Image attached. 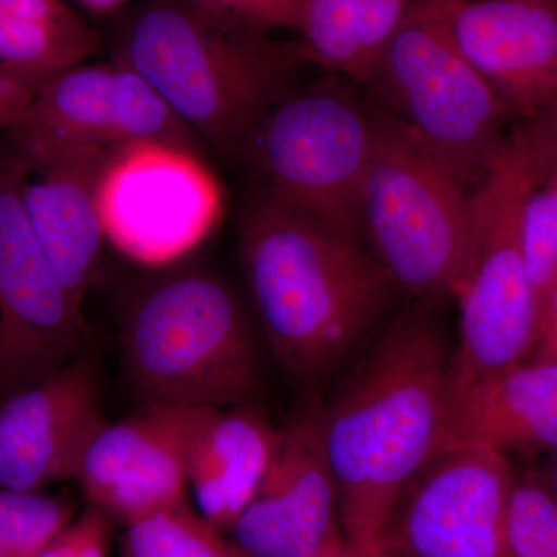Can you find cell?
Here are the masks:
<instances>
[{
	"instance_id": "6da1fadb",
	"label": "cell",
	"mask_w": 557,
	"mask_h": 557,
	"mask_svg": "<svg viewBox=\"0 0 557 557\" xmlns=\"http://www.w3.org/2000/svg\"><path fill=\"white\" fill-rule=\"evenodd\" d=\"M437 302L417 299L395 314L319 405L344 537L372 557H384V531L403 491L442 445L453 354Z\"/></svg>"
},
{
	"instance_id": "7a4b0ae2",
	"label": "cell",
	"mask_w": 557,
	"mask_h": 557,
	"mask_svg": "<svg viewBox=\"0 0 557 557\" xmlns=\"http://www.w3.org/2000/svg\"><path fill=\"white\" fill-rule=\"evenodd\" d=\"M239 258L271 351L309 387L375 338L398 293L362 245L262 190L242 218Z\"/></svg>"
},
{
	"instance_id": "3957f363",
	"label": "cell",
	"mask_w": 557,
	"mask_h": 557,
	"mask_svg": "<svg viewBox=\"0 0 557 557\" xmlns=\"http://www.w3.org/2000/svg\"><path fill=\"white\" fill-rule=\"evenodd\" d=\"M110 60L141 76L200 141L245 153L260 121L307 62L205 0H134L110 17Z\"/></svg>"
},
{
	"instance_id": "277c9868",
	"label": "cell",
	"mask_w": 557,
	"mask_h": 557,
	"mask_svg": "<svg viewBox=\"0 0 557 557\" xmlns=\"http://www.w3.org/2000/svg\"><path fill=\"white\" fill-rule=\"evenodd\" d=\"M120 351L143 405L259 403L258 336L236 289L214 271L182 267L143 282L121 314Z\"/></svg>"
},
{
	"instance_id": "5b68a950",
	"label": "cell",
	"mask_w": 557,
	"mask_h": 557,
	"mask_svg": "<svg viewBox=\"0 0 557 557\" xmlns=\"http://www.w3.org/2000/svg\"><path fill=\"white\" fill-rule=\"evenodd\" d=\"M372 109L375 145L358 203L362 247L398 292L454 296L471 259L469 190L398 121Z\"/></svg>"
},
{
	"instance_id": "8992f818",
	"label": "cell",
	"mask_w": 557,
	"mask_h": 557,
	"mask_svg": "<svg viewBox=\"0 0 557 557\" xmlns=\"http://www.w3.org/2000/svg\"><path fill=\"white\" fill-rule=\"evenodd\" d=\"M534 180L525 132L516 124L469 193L472 251L454 295L461 317L450 391L522 364L536 347L541 306L520 242V209Z\"/></svg>"
},
{
	"instance_id": "52a82bcc",
	"label": "cell",
	"mask_w": 557,
	"mask_h": 557,
	"mask_svg": "<svg viewBox=\"0 0 557 557\" xmlns=\"http://www.w3.org/2000/svg\"><path fill=\"white\" fill-rule=\"evenodd\" d=\"M359 89L469 193L485 175L511 120L458 51L434 0H413Z\"/></svg>"
},
{
	"instance_id": "ba28073f",
	"label": "cell",
	"mask_w": 557,
	"mask_h": 557,
	"mask_svg": "<svg viewBox=\"0 0 557 557\" xmlns=\"http://www.w3.org/2000/svg\"><path fill=\"white\" fill-rule=\"evenodd\" d=\"M375 115L358 86L329 73L292 87L260 121L247 152L262 193L358 242V203Z\"/></svg>"
},
{
	"instance_id": "9c48e42d",
	"label": "cell",
	"mask_w": 557,
	"mask_h": 557,
	"mask_svg": "<svg viewBox=\"0 0 557 557\" xmlns=\"http://www.w3.org/2000/svg\"><path fill=\"white\" fill-rule=\"evenodd\" d=\"M97 199L106 242L150 269H166L199 247L223 207L218 180L197 152L160 141L112 150Z\"/></svg>"
},
{
	"instance_id": "30bf717a",
	"label": "cell",
	"mask_w": 557,
	"mask_h": 557,
	"mask_svg": "<svg viewBox=\"0 0 557 557\" xmlns=\"http://www.w3.org/2000/svg\"><path fill=\"white\" fill-rule=\"evenodd\" d=\"M89 325L73 307L0 156V401L84 354Z\"/></svg>"
},
{
	"instance_id": "8fae6325",
	"label": "cell",
	"mask_w": 557,
	"mask_h": 557,
	"mask_svg": "<svg viewBox=\"0 0 557 557\" xmlns=\"http://www.w3.org/2000/svg\"><path fill=\"white\" fill-rule=\"evenodd\" d=\"M516 475L497 450H438L403 491L384 531V557H507Z\"/></svg>"
},
{
	"instance_id": "7c38bea8",
	"label": "cell",
	"mask_w": 557,
	"mask_h": 557,
	"mask_svg": "<svg viewBox=\"0 0 557 557\" xmlns=\"http://www.w3.org/2000/svg\"><path fill=\"white\" fill-rule=\"evenodd\" d=\"M5 135L44 148L90 150L160 141L197 152L200 143L141 76L113 60L51 75Z\"/></svg>"
},
{
	"instance_id": "4fadbf2b",
	"label": "cell",
	"mask_w": 557,
	"mask_h": 557,
	"mask_svg": "<svg viewBox=\"0 0 557 557\" xmlns=\"http://www.w3.org/2000/svg\"><path fill=\"white\" fill-rule=\"evenodd\" d=\"M311 398L287 424L258 494L230 536L249 557H333L344 545L338 493Z\"/></svg>"
},
{
	"instance_id": "5bb4252c",
	"label": "cell",
	"mask_w": 557,
	"mask_h": 557,
	"mask_svg": "<svg viewBox=\"0 0 557 557\" xmlns=\"http://www.w3.org/2000/svg\"><path fill=\"white\" fill-rule=\"evenodd\" d=\"M196 409L143 405L134 416L106 421L73 479L89 508L127 528L189 500L186 448Z\"/></svg>"
},
{
	"instance_id": "9a60e30c",
	"label": "cell",
	"mask_w": 557,
	"mask_h": 557,
	"mask_svg": "<svg viewBox=\"0 0 557 557\" xmlns=\"http://www.w3.org/2000/svg\"><path fill=\"white\" fill-rule=\"evenodd\" d=\"M25 214L73 307L100 281L104 230L97 188L112 150L44 148L9 138L7 146Z\"/></svg>"
},
{
	"instance_id": "2e32d148",
	"label": "cell",
	"mask_w": 557,
	"mask_h": 557,
	"mask_svg": "<svg viewBox=\"0 0 557 557\" xmlns=\"http://www.w3.org/2000/svg\"><path fill=\"white\" fill-rule=\"evenodd\" d=\"M95 362L86 354L0 401V490L40 493L75 479L106 424Z\"/></svg>"
},
{
	"instance_id": "e0dca14e",
	"label": "cell",
	"mask_w": 557,
	"mask_h": 557,
	"mask_svg": "<svg viewBox=\"0 0 557 557\" xmlns=\"http://www.w3.org/2000/svg\"><path fill=\"white\" fill-rule=\"evenodd\" d=\"M450 39L509 119L557 101V0H434Z\"/></svg>"
},
{
	"instance_id": "ac0fdd59",
	"label": "cell",
	"mask_w": 557,
	"mask_h": 557,
	"mask_svg": "<svg viewBox=\"0 0 557 557\" xmlns=\"http://www.w3.org/2000/svg\"><path fill=\"white\" fill-rule=\"evenodd\" d=\"M486 448L505 457L557 453V361H534L450 391L440 450Z\"/></svg>"
},
{
	"instance_id": "d6986e66",
	"label": "cell",
	"mask_w": 557,
	"mask_h": 557,
	"mask_svg": "<svg viewBox=\"0 0 557 557\" xmlns=\"http://www.w3.org/2000/svg\"><path fill=\"white\" fill-rule=\"evenodd\" d=\"M281 428L259 403L194 413L186 478L197 511L230 534L251 504L276 454Z\"/></svg>"
},
{
	"instance_id": "ffe728a7",
	"label": "cell",
	"mask_w": 557,
	"mask_h": 557,
	"mask_svg": "<svg viewBox=\"0 0 557 557\" xmlns=\"http://www.w3.org/2000/svg\"><path fill=\"white\" fill-rule=\"evenodd\" d=\"M413 0H304V61L361 87Z\"/></svg>"
},
{
	"instance_id": "44dd1931",
	"label": "cell",
	"mask_w": 557,
	"mask_h": 557,
	"mask_svg": "<svg viewBox=\"0 0 557 557\" xmlns=\"http://www.w3.org/2000/svg\"><path fill=\"white\" fill-rule=\"evenodd\" d=\"M104 39L86 21L54 25L0 11V62L53 73L97 57Z\"/></svg>"
},
{
	"instance_id": "7402d4cb",
	"label": "cell",
	"mask_w": 557,
	"mask_h": 557,
	"mask_svg": "<svg viewBox=\"0 0 557 557\" xmlns=\"http://www.w3.org/2000/svg\"><path fill=\"white\" fill-rule=\"evenodd\" d=\"M189 500L126 528L124 557H249Z\"/></svg>"
},
{
	"instance_id": "603a6c76",
	"label": "cell",
	"mask_w": 557,
	"mask_h": 557,
	"mask_svg": "<svg viewBox=\"0 0 557 557\" xmlns=\"http://www.w3.org/2000/svg\"><path fill=\"white\" fill-rule=\"evenodd\" d=\"M70 522L67 502L0 490V557H38Z\"/></svg>"
},
{
	"instance_id": "cb8c5ba5",
	"label": "cell",
	"mask_w": 557,
	"mask_h": 557,
	"mask_svg": "<svg viewBox=\"0 0 557 557\" xmlns=\"http://www.w3.org/2000/svg\"><path fill=\"white\" fill-rule=\"evenodd\" d=\"M505 549L507 557H557V502L541 472L516 475Z\"/></svg>"
},
{
	"instance_id": "d4e9b609",
	"label": "cell",
	"mask_w": 557,
	"mask_h": 557,
	"mask_svg": "<svg viewBox=\"0 0 557 557\" xmlns=\"http://www.w3.org/2000/svg\"><path fill=\"white\" fill-rule=\"evenodd\" d=\"M520 242L542 311L557 285V182L534 180L528 189L520 209Z\"/></svg>"
},
{
	"instance_id": "484cf974",
	"label": "cell",
	"mask_w": 557,
	"mask_h": 557,
	"mask_svg": "<svg viewBox=\"0 0 557 557\" xmlns=\"http://www.w3.org/2000/svg\"><path fill=\"white\" fill-rule=\"evenodd\" d=\"M110 525L101 512L87 508L38 557H108Z\"/></svg>"
},
{
	"instance_id": "4316f807",
	"label": "cell",
	"mask_w": 557,
	"mask_h": 557,
	"mask_svg": "<svg viewBox=\"0 0 557 557\" xmlns=\"http://www.w3.org/2000/svg\"><path fill=\"white\" fill-rule=\"evenodd\" d=\"M262 32H299L304 0H205Z\"/></svg>"
},
{
	"instance_id": "83f0119b",
	"label": "cell",
	"mask_w": 557,
	"mask_h": 557,
	"mask_svg": "<svg viewBox=\"0 0 557 557\" xmlns=\"http://www.w3.org/2000/svg\"><path fill=\"white\" fill-rule=\"evenodd\" d=\"M50 76L0 62V132L5 134L21 120Z\"/></svg>"
},
{
	"instance_id": "f1b7e54d",
	"label": "cell",
	"mask_w": 557,
	"mask_h": 557,
	"mask_svg": "<svg viewBox=\"0 0 557 557\" xmlns=\"http://www.w3.org/2000/svg\"><path fill=\"white\" fill-rule=\"evenodd\" d=\"M519 124L525 132L537 182H557V101Z\"/></svg>"
},
{
	"instance_id": "f546056e",
	"label": "cell",
	"mask_w": 557,
	"mask_h": 557,
	"mask_svg": "<svg viewBox=\"0 0 557 557\" xmlns=\"http://www.w3.org/2000/svg\"><path fill=\"white\" fill-rule=\"evenodd\" d=\"M530 359L557 361V285L542 307L537 343Z\"/></svg>"
},
{
	"instance_id": "4dcf8cb0",
	"label": "cell",
	"mask_w": 557,
	"mask_h": 557,
	"mask_svg": "<svg viewBox=\"0 0 557 557\" xmlns=\"http://www.w3.org/2000/svg\"><path fill=\"white\" fill-rule=\"evenodd\" d=\"M76 2L98 16L112 17L131 5L134 0H76Z\"/></svg>"
},
{
	"instance_id": "1f68e13d",
	"label": "cell",
	"mask_w": 557,
	"mask_h": 557,
	"mask_svg": "<svg viewBox=\"0 0 557 557\" xmlns=\"http://www.w3.org/2000/svg\"><path fill=\"white\" fill-rule=\"evenodd\" d=\"M544 478L549 491H552L553 497H555V500L557 502V453L549 456V465Z\"/></svg>"
},
{
	"instance_id": "d6a6232c",
	"label": "cell",
	"mask_w": 557,
	"mask_h": 557,
	"mask_svg": "<svg viewBox=\"0 0 557 557\" xmlns=\"http://www.w3.org/2000/svg\"><path fill=\"white\" fill-rule=\"evenodd\" d=\"M333 557H372L369 556L368 553L361 552V549L355 548L354 545L348 544L346 541V545H344L343 549L338 553V555Z\"/></svg>"
}]
</instances>
